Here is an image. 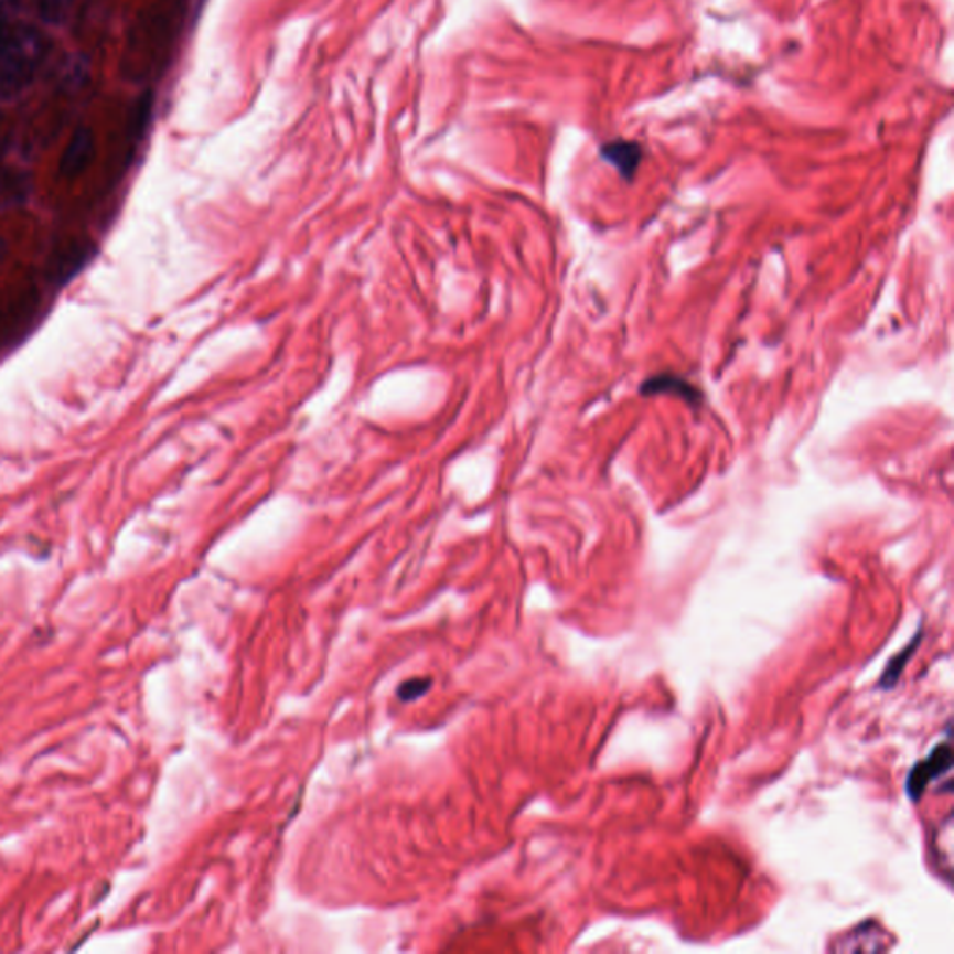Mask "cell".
<instances>
[{
  "mask_svg": "<svg viewBox=\"0 0 954 954\" xmlns=\"http://www.w3.org/2000/svg\"><path fill=\"white\" fill-rule=\"evenodd\" d=\"M49 49L47 34L29 24H13L0 32V96H18L31 85Z\"/></svg>",
  "mask_w": 954,
  "mask_h": 954,
  "instance_id": "obj_1",
  "label": "cell"
},
{
  "mask_svg": "<svg viewBox=\"0 0 954 954\" xmlns=\"http://www.w3.org/2000/svg\"><path fill=\"white\" fill-rule=\"evenodd\" d=\"M951 769H953V746L947 739L943 744L936 746L924 761L913 764V769L908 774V796L913 802H919L926 791V786L931 785L932 781H936L937 778L948 774Z\"/></svg>",
  "mask_w": 954,
  "mask_h": 954,
  "instance_id": "obj_2",
  "label": "cell"
},
{
  "mask_svg": "<svg viewBox=\"0 0 954 954\" xmlns=\"http://www.w3.org/2000/svg\"><path fill=\"white\" fill-rule=\"evenodd\" d=\"M96 132L92 131L90 127H77L62 153L58 174L64 180H77L90 169L92 162L96 159Z\"/></svg>",
  "mask_w": 954,
  "mask_h": 954,
  "instance_id": "obj_3",
  "label": "cell"
},
{
  "mask_svg": "<svg viewBox=\"0 0 954 954\" xmlns=\"http://www.w3.org/2000/svg\"><path fill=\"white\" fill-rule=\"evenodd\" d=\"M891 947V937L883 931L882 924L867 921L848 932L847 936L839 937L834 943V951L839 953H878Z\"/></svg>",
  "mask_w": 954,
  "mask_h": 954,
  "instance_id": "obj_4",
  "label": "cell"
},
{
  "mask_svg": "<svg viewBox=\"0 0 954 954\" xmlns=\"http://www.w3.org/2000/svg\"><path fill=\"white\" fill-rule=\"evenodd\" d=\"M602 159L613 164L624 180H632L642 161V148L636 142L615 140L602 146Z\"/></svg>",
  "mask_w": 954,
  "mask_h": 954,
  "instance_id": "obj_5",
  "label": "cell"
},
{
  "mask_svg": "<svg viewBox=\"0 0 954 954\" xmlns=\"http://www.w3.org/2000/svg\"><path fill=\"white\" fill-rule=\"evenodd\" d=\"M640 394L647 397L654 396V394H673V396L683 397L690 403H697L701 399V394L688 380L669 375V373L647 378V383L640 388Z\"/></svg>",
  "mask_w": 954,
  "mask_h": 954,
  "instance_id": "obj_6",
  "label": "cell"
},
{
  "mask_svg": "<svg viewBox=\"0 0 954 954\" xmlns=\"http://www.w3.org/2000/svg\"><path fill=\"white\" fill-rule=\"evenodd\" d=\"M921 634H923V632L919 631L918 634H915V637H913L912 643H910L907 648H902L901 653L897 654V656H893V658L889 661L882 678L878 680V686H880L882 690H891V688H894V685L899 683V678H901L908 661H910L912 654L918 651L919 643H921Z\"/></svg>",
  "mask_w": 954,
  "mask_h": 954,
  "instance_id": "obj_7",
  "label": "cell"
},
{
  "mask_svg": "<svg viewBox=\"0 0 954 954\" xmlns=\"http://www.w3.org/2000/svg\"><path fill=\"white\" fill-rule=\"evenodd\" d=\"M77 0H36L37 15L49 24L66 21Z\"/></svg>",
  "mask_w": 954,
  "mask_h": 954,
  "instance_id": "obj_8",
  "label": "cell"
},
{
  "mask_svg": "<svg viewBox=\"0 0 954 954\" xmlns=\"http://www.w3.org/2000/svg\"><path fill=\"white\" fill-rule=\"evenodd\" d=\"M429 685H431V678H410L399 686L397 696L401 697L403 701H412L416 697L424 696L429 690Z\"/></svg>",
  "mask_w": 954,
  "mask_h": 954,
  "instance_id": "obj_9",
  "label": "cell"
}]
</instances>
